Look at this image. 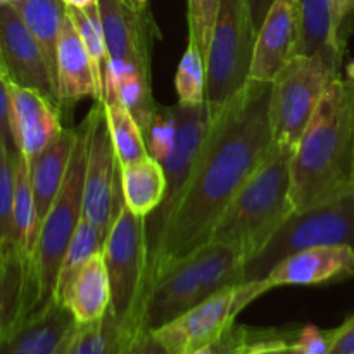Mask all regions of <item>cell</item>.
I'll return each instance as SVG.
<instances>
[{"mask_svg": "<svg viewBox=\"0 0 354 354\" xmlns=\"http://www.w3.org/2000/svg\"><path fill=\"white\" fill-rule=\"evenodd\" d=\"M7 85L14 140L17 151L30 161L64 130L61 124V111L35 90L10 82H7Z\"/></svg>", "mask_w": 354, "mask_h": 354, "instance_id": "e0dca14e", "label": "cell"}, {"mask_svg": "<svg viewBox=\"0 0 354 354\" xmlns=\"http://www.w3.org/2000/svg\"><path fill=\"white\" fill-rule=\"evenodd\" d=\"M0 71L7 82L31 88L62 111L55 71L16 7L0 3Z\"/></svg>", "mask_w": 354, "mask_h": 354, "instance_id": "4fadbf2b", "label": "cell"}, {"mask_svg": "<svg viewBox=\"0 0 354 354\" xmlns=\"http://www.w3.org/2000/svg\"><path fill=\"white\" fill-rule=\"evenodd\" d=\"M297 7L299 55H344V45L335 38L328 0H297Z\"/></svg>", "mask_w": 354, "mask_h": 354, "instance_id": "d4e9b609", "label": "cell"}, {"mask_svg": "<svg viewBox=\"0 0 354 354\" xmlns=\"http://www.w3.org/2000/svg\"><path fill=\"white\" fill-rule=\"evenodd\" d=\"M21 0H0V3H9V6H16V3H19Z\"/></svg>", "mask_w": 354, "mask_h": 354, "instance_id": "7dc6e473", "label": "cell"}, {"mask_svg": "<svg viewBox=\"0 0 354 354\" xmlns=\"http://www.w3.org/2000/svg\"><path fill=\"white\" fill-rule=\"evenodd\" d=\"M256 354H299L296 349V346H279V348H270L265 349V351H259Z\"/></svg>", "mask_w": 354, "mask_h": 354, "instance_id": "7bdbcfd3", "label": "cell"}, {"mask_svg": "<svg viewBox=\"0 0 354 354\" xmlns=\"http://www.w3.org/2000/svg\"><path fill=\"white\" fill-rule=\"evenodd\" d=\"M292 152L270 147L261 165L241 187L216 221L207 242L232 248L251 261L294 213L290 201Z\"/></svg>", "mask_w": 354, "mask_h": 354, "instance_id": "3957f363", "label": "cell"}, {"mask_svg": "<svg viewBox=\"0 0 354 354\" xmlns=\"http://www.w3.org/2000/svg\"><path fill=\"white\" fill-rule=\"evenodd\" d=\"M57 301L71 311L76 324L97 322L111 310V283L102 251L85 263Z\"/></svg>", "mask_w": 354, "mask_h": 354, "instance_id": "44dd1931", "label": "cell"}, {"mask_svg": "<svg viewBox=\"0 0 354 354\" xmlns=\"http://www.w3.org/2000/svg\"><path fill=\"white\" fill-rule=\"evenodd\" d=\"M320 245L354 249V192L310 209L294 211L266 248L245 263L244 282L266 279L287 256Z\"/></svg>", "mask_w": 354, "mask_h": 354, "instance_id": "9c48e42d", "label": "cell"}, {"mask_svg": "<svg viewBox=\"0 0 354 354\" xmlns=\"http://www.w3.org/2000/svg\"><path fill=\"white\" fill-rule=\"evenodd\" d=\"M55 354H57V353H55Z\"/></svg>", "mask_w": 354, "mask_h": 354, "instance_id": "f5cc1de1", "label": "cell"}, {"mask_svg": "<svg viewBox=\"0 0 354 354\" xmlns=\"http://www.w3.org/2000/svg\"><path fill=\"white\" fill-rule=\"evenodd\" d=\"M104 239L106 237L102 235V232L92 221H88L83 216L78 228H76L75 235H73L71 242H69L68 249H66L64 258H62L61 268H59L57 286H55L54 292L55 299H59L66 292L69 283L78 275L80 270L85 266V263L92 256H95L97 252L102 251Z\"/></svg>", "mask_w": 354, "mask_h": 354, "instance_id": "1f68e13d", "label": "cell"}, {"mask_svg": "<svg viewBox=\"0 0 354 354\" xmlns=\"http://www.w3.org/2000/svg\"><path fill=\"white\" fill-rule=\"evenodd\" d=\"M354 277V249L349 245H320L294 252L266 275L272 289L283 286H320Z\"/></svg>", "mask_w": 354, "mask_h": 354, "instance_id": "2e32d148", "label": "cell"}, {"mask_svg": "<svg viewBox=\"0 0 354 354\" xmlns=\"http://www.w3.org/2000/svg\"><path fill=\"white\" fill-rule=\"evenodd\" d=\"M346 322H348V324H354V313L351 315V317H349L348 318V320H346Z\"/></svg>", "mask_w": 354, "mask_h": 354, "instance_id": "c3c4849f", "label": "cell"}, {"mask_svg": "<svg viewBox=\"0 0 354 354\" xmlns=\"http://www.w3.org/2000/svg\"><path fill=\"white\" fill-rule=\"evenodd\" d=\"M328 6H330L332 24H334L335 38L344 45V38H342V26H344L349 14L354 10V0H328Z\"/></svg>", "mask_w": 354, "mask_h": 354, "instance_id": "60d3db41", "label": "cell"}, {"mask_svg": "<svg viewBox=\"0 0 354 354\" xmlns=\"http://www.w3.org/2000/svg\"><path fill=\"white\" fill-rule=\"evenodd\" d=\"M123 324L109 310L100 320L76 324L57 354H114L123 339Z\"/></svg>", "mask_w": 354, "mask_h": 354, "instance_id": "f1b7e54d", "label": "cell"}, {"mask_svg": "<svg viewBox=\"0 0 354 354\" xmlns=\"http://www.w3.org/2000/svg\"><path fill=\"white\" fill-rule=\"evenodd\" d=\"M76 140H78V127L64 128L40 154L28 161L35 206H37V216L40 225L64 183L66 173H68L69 162H71L73 152L76 147Z\"/></svg>", "mask_w": 354, "mask_h": 354, "instance_id": "ffe728a7", "label": "cell"}, {"mask_svg": "<svg viewBox=\"0 0 354 354\" xmlns=\"http://www.w3.org/2000/svg\"><path fill=\"white\" fill-rule=\"evenodd\" d=\"M86 162V123L78 124V140L66 173L64 183L54 204L44 218L38 232L37 248L31 261L30 282L37 310L54 299L59 268L69 242L83 218V192H85Z\"/></svg>", "mask_w": 354, "mask_h": 354, "instance_id": "8992f818", "label": "cell"}, {"mask_svg": "<svg viewBox=\"0 0 354 354\" xmlns=\"http://www.w3.org/2000/svg\"><path fill=\"white\" fill-rule=\"evenodd\" d=\"M142 133L147 154L161 162L175 144L176 121L173 106H158L151 123L142 130Z\"/></svg>", "mask_w": 354, "mask_h": 354, "instance_id": "d590c367", "label": "cell"}, {"mask_svg": "<svg viewBox=\"0 0 354 354\" xmlns=\"http://www.w3.org/2000/svg\"><path fill=\"white\" fill-rule=\"evenodd\" d=\"M268 290L272 287L265 279L227 287L162 325L154 334L169 354H194L223 337L241 311Z\"/></svg>", "mask_w": 354, "mask_h": 354, "instance_id": "30bf717a", "label": "cell"}, {"mask_svg": "<svg viewBox=\"0 0 354 354\" xmlns=\"http://www.w3.org/2000/svg\"><path fill=\"white\" fill-rule=\"evenodd\" d=\"M275 3V0H248L249 12H251L252 24H254V30L258 33V30L261 28L263 21H265L266 14H268L270 7Z\"/></svg>", "mask_w": 354, "mask_h": 354, "instance_id": "b9f144b4", "label": "cell"}, {"mask_svg": "<svg viewBox=\"0 0 354 354\" xmlns=\"http://www.w3.org/2000/svg\"><path fill=\"white\" fill-rule=\"evenodd\" d=\"M299 354H328L330 353V339L328 332L320 330L317 325H304L301 327L299 335L294 342Z\"/></svg>", "mask_w": 354, "mask_h": 354, "instance_id": "74e56055", "label": "cell"}, {"mask_svg": "<svg viewBox=\"0 0 354 354\" xmlns=\"http://www.w3.org/2000/svg\"><path fill=\"white\" fill-rule=\"evenodd\" d=\"M256 30L248 0H221L206 57V104L209 121L248 85Z\"/></svg>", "mask_w": 354, "mask_h": 354, "instance_id": "52a82bcc", "label": "cell"}, {"mask_svg": "<svg viewBox=\"0 0 354 354\" xmlns=\"http://www.w3.org/2000/svg\"><path fill=\"white\" fill-rule=\"evenodd\" d=\"M342 55H297L272 82L270 130L272 145L294 152L327 86L339 75Z\"/></svg>", "mask_w": 354, "mask_h": 354, "instance_id": "5b68a950", "label": "cell"}, {"mask_svg": "<svg viewBox=\"0 0 354 354\" xmlns=\"http://www.w3.org/2000/svg\"><path fill=\"white\" fill-rule=\"evenodd\" d=\"M245 261L237 251L206 242L190 254L166 265L149 282L138 327L158 330L213 294L244 282Z\"/></svg>", "mask_w": 354, "mask_h": 354, "instance_id": "277c9868", "label": "cell"}, {"mask_svg": "<svg viewBox=\"0 0 354 354\" xmlns=\"http://www.w3.org/2000/svg\"><path fill=\"white\" fill-rule=\"evenodd\" d=\"M111 283V310L124 328L138 327L149 268L147 218L121 204L102 245Z\"/></svg>", "mask_w": 354, "mask_h": 354, "instance_id": "ba28073f", "label": "cell"}, {"mask_svg": "<svg viewBox=\"0 0 354 354\" xmlns=\"http://www.w3.org/2000/svg\"><path fill=\"white\" fill-rule=\"evenodd\" d=\"M86 162L83 216L92 221L106 237L123 201L120 162L107 127L104 102L95 100L85 118ZM106 241V239H104Z\"/></svg>", "mask_w": 354, "mask_h": 354, "instance_id": "8fae6325", "label": "cell"}, {"mask_svg": "<svg viewBox=\"0 0 354 354\" xmlns=\"http://www.w3.org/2000/svg\"><path fill=\"white\" fill-rule=\"evenodd\" d=\"M354 192V85L327 86L290 158V201L304 211Z\"/></svg>", "mask_w": 354, "mask_h": 354, "instance_id": "7a4b0ae2", "label": "cell"}, {"mask_svg": "<svg viewBox=\"0 0 354 354\" xmlns=\"http://www.w3.org/2000/svg\"><path fill=\"white\" fill-rule=\"evenodd\" d=\"M104 107H106L107 127H109V133L111 138H113V145L120 166L149 156L140 124L135 121V118L121 104V100H106Z\"/></svg>", "mask_w": 354, "mask_h": 354, "instance_id": "4dcf8cb0", "label": "cell"}, {"mask_svg": "<svg viewBox=\"0 0 354 354\" xmlns=\"http://www.w3.org/2000/svg\"><path fill=\"white\" fill-rule=\"evenodd\" d=\"M346 80H349V82L354 85V59L351 62L346 64Z\"/></svg>", "mask_w": 354, "mask_h": 354, "instance_id": "f6af8a7d", "label": "cell"}, {"mask_svg": "<svg viewBox=\"0 0 354 354\" xmlns=\"http://www.w3.org/2000/svg\"><path fill=\"white\" fill-rule=\"evenodd\" d=\"M220 6L221 0H187L189 41L197 45L204 59L207 57V50H209Z\"/></svg>", "mask_w": 354, "mask_h": 354, "instance_id": "e575fe53", "label": "cell"}, {"mask_svg": "<svg viewBox=\"0 0 354 354\" xmlns=\"http://www.w3.org/2000/svg\"><path fill=\"white\" fill-rule=\"evenodd\" d=\"M114 99H120L144 130L151 123L159 104L152 97L151 75L140 73L131 66L111 68Z\"/></svg>", "mask_w": 354, "mask_h": 354, "instance_id": "f546056e", "label": "cell"}, {"mask_svg": "<svg viewBox=\"0 0 354 354\" xmlns=\"http://www.w3.org/2000/svg\"><path fill=\"white\" fill-rule=\"evenodd\" d=\"M330 339V353L328 354H351L354 353V324H344L334 330H327Z\"/></svg>", "mask_w": 354, "mask_h": 354, "instance_id": "ab89813d", "label": "cell"}, {"mask_svg": "<svg viewBox=\"0 0 354 354\" xmlns=\"http://www.w3.org/2000/svg\"><path fill=\"white\" fill-rule=\"evenodd\" d=\"M2 258H3V254H0V265H2Z\"/></svg>", "mask_w": 354, "mask_h": 354, "instance_id": "681fc988", "label": "cell"}, {"mask_svg": "<svg viewBox=\"0 0 354 354\" xmlns=\"http://www.w3.org/2000/svg\"><path fill=\"white\" fill-rule=\"evenodd\" d=\"M30 265L17 249L6 252L0 265V342L14 325L37 310Z\"/></svg>", "mask_w": 354, "mask_h": 354, "instance_id": "7402d4cb", "label": "cell"}, {"mask_svg": "<svg viewBox=\"0 0 354 354\" xmlns=\"http://www.w3.org/2000/svg\"><path fill=\"white\" fill-rule=\"evenodd\" d=\"M64 3L68 7H78V9H85V7L99 3V0H64Z\"/></svg>", "mask_w": 354, "mask_h": 354, "instance_id": "ee69618b", "label": "cell"}, {"mask_svg": "<svg viewBox=\"0 0 354 354\" xmlns=\"http://www.w3.org/2000/svg\"><path fill=\"white\" fill-rule=\"evenodd\" d=\"M178 102L185 106H199L206 99V59L197 45L189 41L175 76Z\"/></svg>", "mask_w": 354, "mask_h": 354, "instance_id": "d6a6232c", "label": "cell"}, {"mask_svg": "<svg viewBox=\"0 0 354 354\" xmlns=\"http://www.w3.org/2000/svg\"><path fill=\"white\" fill-rule=\"evenodd\" d=\"M75 325L71 311L54 297L14 325L0 342V354H55Z\"/></svg>", "mask_w": 354, "mask_h": 354, "instance_id": "ac0fdd59", "label": "cell"}, {"mask_svg": "<svg viewBox=\"0 0 354 354\" xmlns=\"http://www.w3.org/2000/svg\"><path fill=\"white\" fill-rule=\"evenodd\" d=\"M114 354H169L158 335L147 328H124L123 339Z\"/></svg>", "mask_w": 354, "mask_h": 354, "instance_id": "8d00e7d4", "label": "cell"}, {"mask_svg": "<svg viewBox=\"0 0 354 354\" xmlns=\"http://www.w3.org/2000/svg\"><path fill=\"white\" fill-rule=\"evenodd\" d=\"M0 144L7 147L12 154H16V140L12 133V123H10V97H9V85H7L6 76L0 71Z\"/></svg>", "mask_w": 354, "mask_h": 354, "instance_id": "f35d334b", "label": "cell"}, {"mask_svg": "<svg viewBox=\"0 0 354 354\" xmlns=\"http://www.w3.org/2000/svg\"><path fill=\"white\" fill-rule=\"evenodd\" d=\"M272 83L249 80L220 111L204 137L182 199L149 259V282L169 263L209 241L228 204L272 147Z\"/></svg>", "mask_w": 354, "mask_h": 354, "instance_id": "6da1fadb", "label": "cell"}, {"mask_svg": "<svg viewBox=\"0 0 354 354\" xmlns=\"http://www.w3.org/2000/svg\"><path fill=\"white\" fill-rule=\"evenodd\" d=\"M124 206L142 218H149L161 206L166 192L162 165L152 156L120 166Z\"/></svg>", "mask_w": 354, "mask_h": 354, "instance_id": "603a6c76", "label": "cell"}, {"mask_svg": "<svg viewBox=\"0 0 354 354\" xmlns=\"http://www.w3.org/2000/svg\"><path fill=\"white\" fill-rule=\"evenodd\" d=\"M14 7L38 40V44L41 45L55 71L59 33H61L62 21L66 17V10H68L64 0H21ZM55 78H57V73H55Z\"/></svg>", "mask_w": 354, "mask_h": 354, "instance_id": "83f0119b", "label": "cell"}, {"mask_svg": "<svg viewBox=\"0 0 354 354\" xmlns=\"http://www.w3.org/2000/svg\"><path fill=\"white\" fill-rule=\"evenodd\" d=\"M299 328H254L235 324L223 337L194 354H256L279 346H292Z\"/></svg>", "mask_w": 354, "mask_h": 354, "instance_id": "4316f807", "label": "cell"}, {"mask_svg": "<svg viewBox=\"0 0 354 354\" xmlns=\"http://www.w3.org/2000/svg\"><path fill=\"white\" fill-rule=\"evenodd\" d=\"M99 10L111 68L131 66L151 75L149 33L152 24L147 10L137 9L131 0H99Z\"/></svg>", "mask_w": 354, "mask_h": 354, "instance_id": "5bb4252c", "label": "cell"}, {"mask_svg": "<svg viewBox=\"0 0 354 354\" xmlns=\"http://www.w3.org/2000/svg\"><path fill=\"white\" fill-rule=\"evenodd\" d=\"M351 354H354V353H351Z\"/></svg>", "mask_w": 354, "mask_h": 354, "instance_id": "816d5d0a", "label": "cell"}, {"mask_svg": "<svg viewBox=\"0 0 354 354\" xmlns=\"http://www.w3.org/2000/svg\"><path fill=\"white\" fill-rule=\"evenodd\" d=\"M176 121V137L171 151L161 161L166 176V192L158 211L147 218V239H149V259L154 254L162 234L182 199L185 187L189 183L190 173L197 161L204 137L209 128L206 104L199 106H173Z\"/></svg>", "mask_w": 354, "mask_h": 354, "instance_id": "7c38bea8", "label": "cell"}, {"mask_svg": "<svg viewBox=\"0 0 354 354\" xmlns=\"http://www.w3.org/2000/svg\"><path fill=\"white\" fill-rule=\"evenodd\" d=\"M131 2H133V0H131Z\"/></svg>", "mask_w": 354, "mask_h": 354, "instance_id": "f907efd6", "label": "cell"}, {"mask_svg": "<svg viewBox=\"0 0 354 354\" xmlns=\"http://www.w3.org/2000/svg\"><path fill=\"white\" fill-rule=\"evenodd\" d=\"M133 3L137 6V9L140 10H147V3L149 0H133Z\"/></svg>", "mask_w": 354, "mask_h": 354, "instance_id": "bcb514c9", "label": "cell"}, {"mask_svg": "<svg viewBox=\"0 0 354 354\" xmlns=\"http://www.w3.org/2000/svg\"><path fill=\"white\" fill-rule=\"evenodd\" d=\"M14 171H16V192H14V248L19 251L24 261L30 265L33 261V252L37 248L40 223L35 206L33 187H31L30 165L21 152L14 156Z\"/></svg>", "mask_w": 354, "mask_h": 354, "instance_id": "cb8c5ba5", "label": "cell"}, {"mask_svg": "<svg viewBox=\"0 0 354 354\" xmlns=\"http://www.w3.org/2000/svg\"><path fill=\"white\" fill-rule=\"evenodd\" d=\"M55 73H57V90L62 109L64 107L71 109L76 102L88 97L95 100L99 99V86H97L92 59L75 23L68 16V10L59 33Z\"/></svg>", "mask_w": 354, "mask_h": 354, "instance_id": "d6986e66", "label": "cell"}, {"mask_svg": "<svg viewBox=\"0 0 354 354\" xmlns=\"http://www.w3.org/2000/svg\"><path fill=\"white\" fill-rule=\"evenodd\" d=\"M68 16L75 23L90 59H92L93 69H95L97 86H99L100 102L114 99L113 83H111V61L107 55L106 38H104L102 21H100L99 3L95 6L78 9V7H68Z\"/></svg>", "mask_w": 354, "mask_h": 354, "instance_id": "484cf974", "label": "cell"}, {"mask_svg": "<svg viewBox=\"0 0 354 354\" xmlns=\"http://www.w3.org/2000/svg\"><path fill=\"white\" fill-rule=\"evenodd\" d=\"M17 154V152H16ZM0 144V254L14 248V192H16V171L14 156Z\"/></svg>", "mask_w": 354, "mask_h": 354, "instance_id": "836d02e7", "label": "cell"}, {"mask_svg": "<svg viewBox=\"0 0 354 354\" xmlns=\"http://www.w3.org/2000/svg\"><path fill=\"white\" fill-rule=\"evenodd\" d=\"M299 55L297 0H275L256 33L249 80L270 82Z\"/></svg>", "mask_w": 354, "mask_h": 354, "instance_id": "9a60e30c", "label": "cell"}]
</instances>
